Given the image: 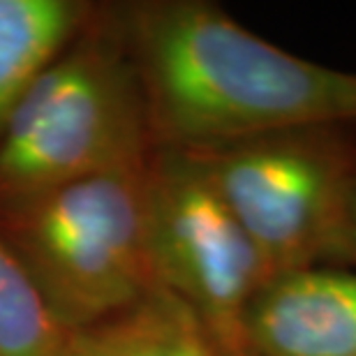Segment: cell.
<instances>
[{
  "label": "cell",
  "instance_id": "cell-1",
  "mask_svg": "<svg viewBox=\"0 0 356 356\" xmlns=\"http://www.w3.org/2000/svg\"><path fill=\"white\" fill-rule=\"evenodd\" d=\"M132 42L148 130L160 148L204 153L356 123V72L298 58L211 3L141 7Z\"/></svg>",
  "mask_w": 356,
  "mask_h": 356
},
{
  "label": "cell",
  "instance_id": "cell-2",
  "mask_svg": "<svg viewBox=\"0 0 356 356\" xmlns=\"http://www.w3.org/2000/svg\"><path fill=\"white\" fill-rule=\"evenodd\" d=\"M148 165L151 158L5 204L0 229L65 331L102 324L158 289Z\"/></svg>",
  "mask_w": 356,
  "mask_h": 356
},
{
  "label": "cell",
  "instance_id": "cell-3",
  "mask_svg": "<svg viewBox=\"0 0 356 356\" xmlns=\"http://www.w3.org/2000/svg\"><path fill=\"white\" fill-rule=\"evenodd\" d=\"M151 134L134 63L83 40L38 76L0 132V202L141 165Z\"/></svg>",
  "mask_w": 356,
  "mask_h": 356
},
{
  "label": "cell",
  "instance_id": "cell-4",
  "mask_svg": "<svg viewBox=\"0 0 356 356\" xmlns=\"http://www.w3.org/2000/svg\"><path fill=\"white\" fill-rule=\"evenodd\" d=\"M148 250L158 287L181 298L229 356H250L245 312L270 270L195 153L151 155Z\"/></svg>",
  "mask_w": 356,
  "mask_h": 356
},
{
  "label": "cell",
  "instance_id": "cell-5",
  "mask_svg": "<svg viewBox=\"0 0 356 356\" xmlns=\"http://www.w3.org/2000/svg\"><path fill=\"white\" fill-rule=\"evenodd\" d=\"M270 275L319 266L356 146L340 127H301L195 153Z\"/></svg>",
  "mask_w": 356,
  "mask_h": 356
},
{
  "label": "cell",
  "instance_id": "cell-6",
  "mask_svg": "<svg viewBox=\"0 0 356 356\" xmlns=\"http://www.w3.org/2000/svg\"><path fill=\"white\" fill-rule=\"evenodd\" d=\"M243 336L250 356H356V268L270 275L248 305Z\"/></svg>",
  "mask_w": 356,
  "mask_h": 356
},
{
  "label": "cell",
  "instance_id": "cell-7",
  "mask_svg": "<svg viewBox=\"0 0 356 356\" xmlns=\"http://www.w3.org/2000/svg\"><path fill=\"white\" fill-rule=\"evenodd\" d=\"M63 356H229L181 298L158 287L134 308L70 331Z\"/></svg>",
  "mask_w": 356,
  "mask_h": 356
},
{
  "label": "cell",
  "instance_id": "cell-8",
  "mask_svg": "<svg viewBox=\"0 0 356 356\" xmlns=\"http://www.w3.org/2000/svg\"><path fill=\"white\" fill-rule=\"evenodd\" d=\"M86 5L74 0H0V132L38 76L63 54Z\"/></svg>",
  "mask_w": 356,
  "mask_h": 356
},
{
  "label": "cell",
  "instance_id": "cell-9",
  "mask_svg": "<svg viewBox=\"0 0 356 356\" xmlns=\"http://www.w3.org/2000/svg\"><path fill=\"white\" fill-rule=\"evenodd\" d=\"M67 336L0 229V356H63Z\"/></svg>",
  "mask_w": 356,
  "mask_h": 356
},
{
  "label": "cell",
  "instance_id": "cell-10",
  "mask_svg": "<svg viewBox=\"0 0 356 356\" xmlns=\"http://www.w3.org/2000/svg\"><path fill=\"white\" fill-rule=\"evenodd\" d=\"M322 264L326 266H345L356 268V162L352 167L350 181H347L340 216L324 252Z\"/></svg>",
  "mask_w": 356,
  "mask_h": 356
}]
</instances>
